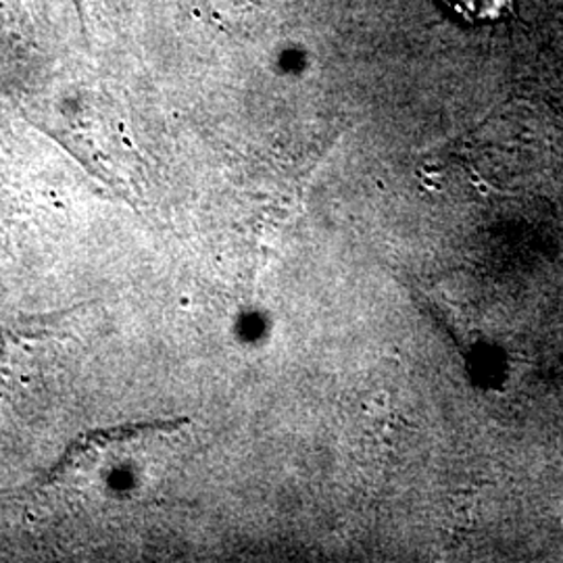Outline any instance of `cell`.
<instances>
[{
    "instance_id": "1",
    "label": "cell",
    "mask_w": 563,
    "mask_h": 563,
    "mask_svg": "<svg viewBox=\"0 0 563 563\" xmlns=\"http://www.w3.org/2000/svg\"><path fill=\"white\" fill-rule=\"evenodd\" d=\"M449 4L470 20H495L504 13L509 0H449Z\"/></svg>"
}]
</instances>
